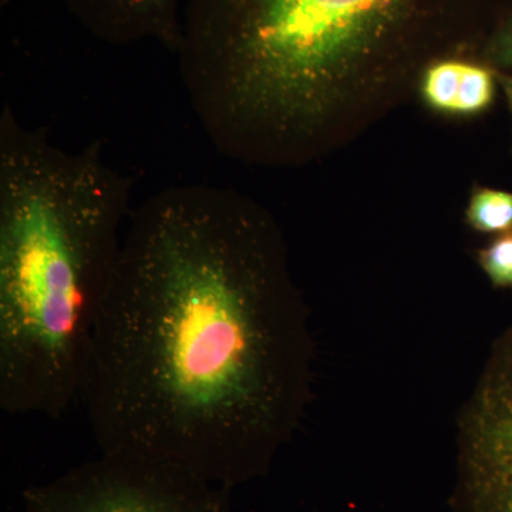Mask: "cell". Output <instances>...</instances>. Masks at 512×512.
I'll use <instances>...</instances> for the list:
<instances>
[{
  "label": "cell",
  "instance_id": "277c9868",
  "mask_svg": "<svg viewBox=\"0 0 512 512\" xmlns=\"http://www.w3.org/2000/svg\"><path fill=\"white\" fill-rule=\"evenodd\" d=\"M231 490L147 458L100 453L23 491V512H231Z\"/></svg>",
  "mask_w": 512,
  "mask_h": 512
},
{
  "label": "cell",
  "instance_id": "7a4b0ae2",
  "mask_svg": "<svg viewBox=\"0 0 512 512\" xmlns=\"http://www.w3.org/2000/svg\"><path fill=\"white\" fill-rule=\"evenodd\" d=\"M512 0H183L174 53L195 117L238 163L332 153L448 56L477 57Z\"/></svg>",
  "mask_w": 512,
  "mask_h": 512
},
{
  "label": "cell",
  "instance_id": "5b68a950",
  "mask_svg": "<svg viewBox=\"0 0 512 512\" xmlns=\"http://www.w3.org/2000/svg\"><path fill=\"white\" fill-rule=\"evenodd\" d=\"M458 447L467 512H512V325L461 412Z\"/></svg>",
  "mask_w": 512,
  "mask_h": 512
},
{
  "label": "cell",
  "instance_id": "ba28073f",
  "mask_svg": "<svg viewBox=\"0 0 512 512\" xmlns=\"http://www.w3.org/2000/svg\"><path fill=\"white\" fill-rule=\"evenodd\" d=\"M466 220L481 234L512 232V192L476 188L468 201Z\"/></svg>",
  "mask_w": 512,
  "mask_h": 512
},
{
  "label": "cell",
  "instance_id": "52a82bcc",
  "mask_svg": "<svg viewBox=\"0 0 512 512\" xmlns=\"http://www.w3.org/2000/svg\"><path fill=\"white\" fill-rule=\"evenodd\" d=\"M497 70L473 56L434 60L421 73V100L446 116H476L493 104Z\"/></svg>",
  "mask_w": 512,
  "mask_h": 512
},
{
  "label": "cell",
  "instance_id": "8992f818",
  "mask_svg": "<svg viewBox=\"0 0 512 512\" xmlns=\"http://www.w3.org/2000/svg\"><path fill=\"white\" fill-rule=\"evenodd\" d=\"M90 35L126 46L158 42L174 52L183 0H64Z\"/></svg>",
  "mask_w": 512,
  "mask_h": 512
},
{
  "label": "cell",
  "instance_id": "9c48e42d",
  "mask_svg": "<svg viewBox=\"0 0 512 512\" xmlns=\"http://www.w3.org/2000/svg\"><path fill=\"white\" fill-rule=\"evenodd\" d=\"M478 264L498 288H512V232L495 238L478 252Z\"/></svg>",
  "mask_w": 512,
  "mask_h": 512
},
{
  "label": "cell",
  "instance_id": "8fae6325",
  "mask_svg": "<svg viewBox=\"0 0 512 512\" xmlns=\"http://www.w3.org/2000/svg\"><path fill=\"white\" fill-rule=\"evenodd\" d=\"M497 77L500 79L501 86H503L507 99L510 101L512 110V74H505L503 72H497Z\"/></svg>",
  "mask_w": 512,
  "mask_h": 512
},
{
  "label": "cell",
  "instance_id": "6da1fadb",
  "mask_svg": "<svg viewBox=\"0 0 512 512\" xmlns=\"http://www.w3.org/2000/svg\"><path fill=\"white\" fill-rule=\"evenodd\" d=\"M313 363L308 308L266 208L200 183L133 208L80 386L100 453L232 491L301 426Z\"/></svg>",
  "mask_w": 512,
  "mask_h": 512
},
{
  "label": "cell",
  "instance_id": "3957f363",
  "mask_svg": "<svg viewBox=\"0 0 512 512\" xmlns=\"http://www.w3.org/2000/svg\"><path fill=\"white\" fill-rule=\"evenodd\" d=\"M133 181L100 144L57 146L0 113V406L60 417L79 400L87 350L133 212Z\"/></svg>",
  "mask_w": 512,
  "mask_h": 512
},
{
  "label": "cell",
  "instance_id": "30bf717a",
  "mask_svg": "<svg viewBox=\"0 0 512 512\" xmlns=\"http://www.w3.org/2000/svg\"><path fill=\"white\" fill-rule=\"evenodd\" d=\"M478 59L490 64L494 69L512 72V12L491 32L485 40Z\"/></svg>",
  "mask_w": 512,
  "mask_h": 512
}]
</instances>
